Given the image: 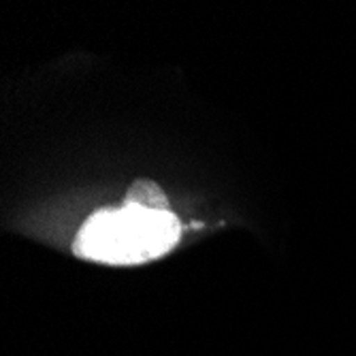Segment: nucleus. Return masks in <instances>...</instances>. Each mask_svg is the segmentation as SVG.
<instances>
[{
    "mask_svg": "<svg viewBox=\"0 0 356 356\" xmlns=\"http://www.w3.org/2000/svg\"><path fill=\"white\" fill-rule=\"evenodd\" d=\"M181 224L171 211L126 203L96 211L75 239V254L105 265H141L175 248Z\"/></svg>",
    "mask_w": 356,
    "mask_h": 356,
    "instance_id": "obj_1",
    "label": "nucleus"
},
{
    "mask_svg": "<svg viewBox=\"0 0 356 356\" xmlns=\"http://www.w3.org/2000/svg\"><path fill=\"white\" fill-rule=\"evenodd\" d=\"M126 203L139 205V207H145V209L169 211V201L165 197V192L160 190L156 184H152V181H137V184H133V188L128 190Z\"/></svg>",
    "mask_w": 356,
    "mask_h": 356,
    "instance_id": "obj_2",
    "label": "nucleus"
}]
</instances>
